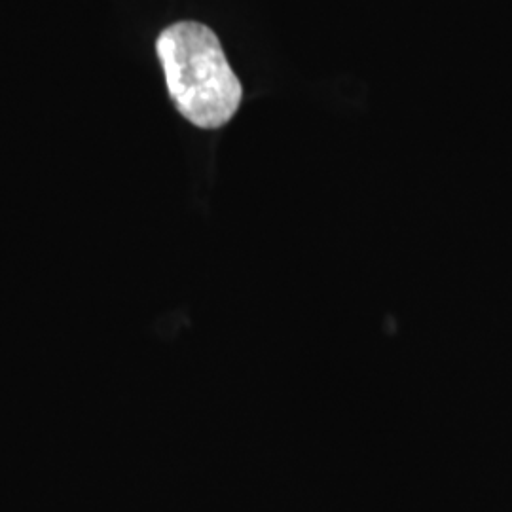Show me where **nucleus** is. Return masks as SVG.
I'll list each match as a JSON object with an SVG mask.
<instances>
[{"label":"nucleus","instance_id":"obj_1","mask_svg":"<svg viewBox=\"0 0 512 512\" xmlns=\"http://www.w3.org/2000/svg\"><path fill=\"white\" fill-rule=\"evenodd\" d=\"M156 52L169 95L188 122L217 129L234 118L243 90L209 27L194 21L175 23L158 37Z\"/></svg>","mask_w":512,"mask_h":512}]
</instances>
